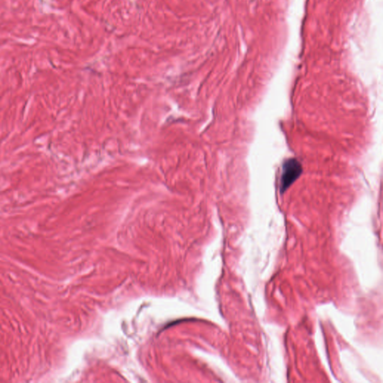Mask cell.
<instances>
[{
    "mask_svg": "<svg viewBox=\"0 0 383 383\" xmlns=\"http://www.w3.org/2000/svg\"><path fill=\"white\" fill-rule=\"evenodd\" d=\"M302 172V165L296 159H290L284 164L281 176V192L284 193L299 178Z\"/></svg>",
    "mask_w": 383,
    "mask_h": 383,
    "instance_id": "6da1fadb",
    "label": "cell"
}]
</instances>
